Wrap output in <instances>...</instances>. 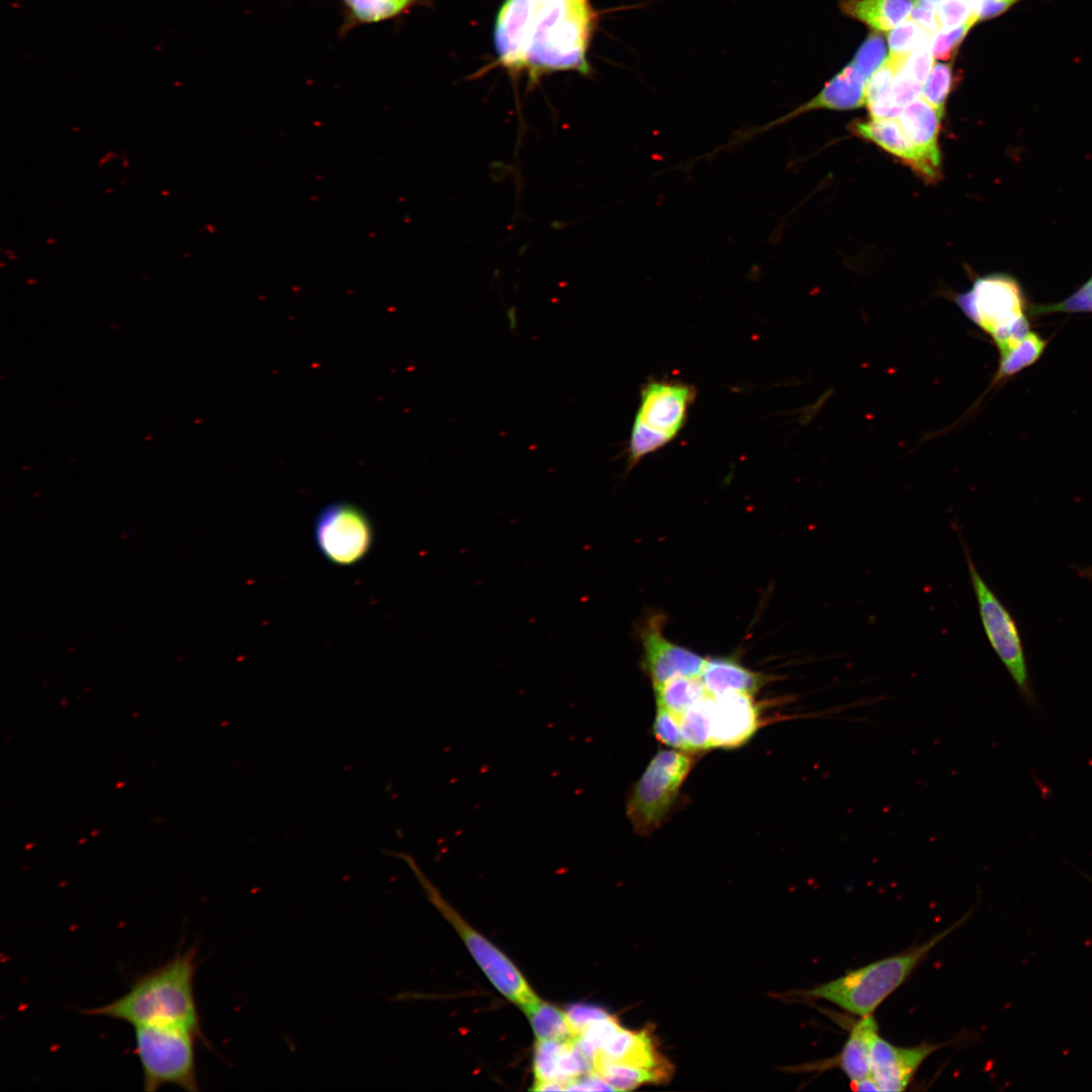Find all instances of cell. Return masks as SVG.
<instances>
[{
  "instance_id": "7c38bea8",
  "label": "cell",
  "mask_w": 1092,
  "mask_h": 1092,
  "mask_svg": "<svg viewBox=\"0 0 1092 1092\" xmlns=\"http://www.w3.org/2000/svg\"><path fill=\"white\" fill-rule=\"evenodd\" d=\"M663 623V617L655 615L640 631L642 664L653 687L676 676H701L707 659L667 639Z\"/></svg>"
},
{
  "instance_id": "ab89813d",
  "label": "cell",
  "mask_w": 1092,
  "mask_h": 1092,
  "mask_svg": "<svg viewBox=\"0 0 1092 1092\" xmlns=\"http://www.w3.org/2000/svg\"><path fill=\"white\" fill-rule=\"evenodd\" d=\"M531 1090L534 1091H563L564 1086L558 1081H535Z\"/></svg>"
},
{
  "instance_id": "3957f363",
  "label": "cell",
  "mask_w": 1092,
  "mask_h": 1092,
  "mask_svg": "<svg viewBox=\"0 0 1092 1092\" xmlns=\"http://www.w3.org/2000/svg\"><path fill=\"white\" fill-rule=\"evenodd\" d=\"M966 918L967 916L961 918L949 928L922 944L849 971L837 979L812 989L792 991L786 996L825 1000L859 1017L871 1015L906 981L929 951L958 928Z\"/></svg>"
},
{
  "instance_id": "d6986e66",
  "label": "cell",
  "mask_w": 1092,
  "mask_h": 1092,
  "mask_svg": "<svg viewBox=\"0 0 1092 1092\" xmlns=\"http://www.w3.org/2000/svg\"><path fill=\"white\" fill-rule=\"evenodd\" d=\"M877 1034L879 1028L873 1014L860 1017L850 1029L840 1054L827 1063L837 1066L850 1083L870 1077L871 1049Z\"/></svg>"
},
{
  "instance_id": "d4e9b609",
  "label": "cell",
  "mask_w": 1092,
  "mask_h": 1092,
  "mask_svg": "<svg viewBox=\"0 0 1092 1092\" xmlns=\"http://www.w3.org/2000/svg\"><path fill=\"white\" fill-rule=\"evenodd\" d=\"M714 697L707 695L679 717V724L688 751L712 747V714Z\"/></svg>"
},
{
  "instance_id": "5bb4252c",
  "label": "cell",
  "mask_w": 1092,
  "mask_h": 1092,
  "mask_svg": "<svg viewBox=\"0 0 1092 1092\" xmlns=\"http://www.w3.org/2000/svg\"><path fill=\"white\" fill-rule=\"evenodd\" d=\"M759 726L752 696L728 692L714 697L712 747L733 748L744 744Z\"/></svg>"
},
{
  "instance_id": "83f0119b",
  "label": "cell",
  "mask_w": 1092,
  "mask_h": 1092,
  "mask_svg": "<svg viewBox=\"0 0 1092 1092\" xmlns=\"http://www.w3.org/2000/svg\"><path fill=\"white\" fill-rule=\"evenodd\" d=\"M931 37V33L912 19L904 20L888 34L890 56L907 58Z\"/></svg>"
},
{
  "instance_id": "8992f818",
  "label": "cell",
  "mask_w": 1092,
  "mask_h": 1092,
  "mask_svg": "<svg viewBox=\"0 0 1092 1092\" xmlns=\"http://www.w3.org/2000/svg\"><path fill=\"white\" fill-rule=\"evenodd\" d=\"M695 397V387L686 383L655 380L645 384L632 427L628 470L677 436Z\"/></svg>"
},
{
  "instance_id": "cb8c5ba5",
  "label": "cell",
  "mask_w": 1092,
  "mask_h": 1092,
  "mask_svg": "<svg viewBox=\"0 0 1092 1092\" xmlns=\"http://www.w3.org/2000/svg\"><path fill=\"white\" fill-rule=\"evenodd\" d=\"M537 1039L567 1041L575 1038L565 1011L540 998L523 1009Z\"/></svg>"
},
{
  "instance_id": "30bf717a",
  "label": "cell",
  "mask_w": 1092,
  "mask_h": 1092,
  "mask_svg": "<svg viewBox=\"0 0 1092 1092\" xmlns=\"http://www.w3.org/2000/svg\"><path fill=\"white\" fill-rule=\"evenodd\" d=\"M313 535L317 549L331 563L350 566L371 550L375 533L368 515L348 502H335L316 515Z\"/></svg>"
},
{
  "instance_id": "d6a6232c",
  "label": "cell",
  "mask_w": 1092,
  "mask_h": 1092,
  "mask_svg": "<svg viewBox=\"0 0 1092 1092\" xmlns=\"http://www.w3.org/2000/svg\"><path fill=\"white\" fill-rule=\"evenodd\" d=\"M977 22L978 19L971 17L958 27L946 30H937L935 34L931 36L933 57L939 60H948L952 58L967 33Z\"/></svg>"
},
{
  "instance_id": "6da1fadb",
  "label": "cell",
  "mask_w": 1092,
  "mask_h": 1092,
  "mask_svg": "<svg viewBox=\"0 0 1092 1092\" xmlns=\"http://www.w3.org/2000/svg\"><path fill=\"white\" fill-rule=\"evenodd\" d=\"M195 959V947L178 952L165 964L136 978L129 990L119 998L84 1010L83 1013L120 1020L133 1026L150 1023L179 1025L201 1038L194 996Z\"/></svg>"
},
{
  "instance_id": "484cf974",
  "label": "cell",
  "mask_w": 1092,
  "mask_h": 1092,
  "mask_svg": "<svg viewBox=\"0 0 1092 1092\" xmlns=\"http://www.w3.org/2000/svg\"><path fill=\"white\" fill-rule=\"evenodd\" d=\"M1046 344V340L1042 339L1037 333L1030 331L1018 345L1000 354L993 384L1005 380L1034 364L1042 355Z\"/></svg>"
},
{
  "instance_id": "5b68a950",
  "label": "cell",
  "mask_w": 1092,
  "mask_h": 1092,
  "mask_svg": "<svg viewBox=\"0 0 1092 1092\" xmlns=\"http://www.w3.org/2000/svg\"><path fill=\"white\" fill-rule=\"evenodd\" d=\"M133 1027L145 1091L154 1092L165 1085L189 1092L198 1090L194 1048L199 1036L195 1032L174 1024L150 1023Z\"/></svg>"
},
{
  "instance_id": "e0dca14e",
  "label": "cell",
  "mask_w": 1092,
  "mask_h": 1092,
  "mask_svg": "<svg viewBox=\"0 0 1092 1092\" xmlns=\"http://www.w3.org/2000/svg\"><path fill=\"white\" fill-rule=\"evenodd\" d=\"M944 111L932 106L923 98L906 105L898 120L909 140L914 144L925 162L940 174L938 133Z\"/></svg>"
},
{
  "instance_id": "4dcf8cb0",
  "label": "cell",
  "mask_w": 1092,
  "mask_h": 1092,
  "mask_svg": "<svg viewBox=\"0 0 1092 1092\" xmlns=\"http://www.w3.org/2000/svg\"><path fill=\"white\" fill-rule=\"evenodd\" d=\"M952 85V66L942 63L935 64L923 85L922 98L937 109L944 111L945 101Z\"/></svg>"
},
{
  "instance_id": "e575fe53",
  "label": "cell",
  "mask_w": 1092,
  "mask_h": 1092,
  "mask_svg": "<svg viewBox=\"0 0 1092 1092\" xmlns=\"http://www.w3.org/2000/svg\"><path fill=\"white\" fill-rule=\"evenodd\" d=\"M933 59L930 37L907 57L901 70L917 83L924 85L933 68Z\"/></svg>"
},
{
  "instance_id": "52a82bcc",
  "label": "cell",
  "mask_w": 1092,
  "mask_h": 1092,
  "mask_svg": "<svg viewBox=\"0 0 1092 1092\" xmlns=\"http://www.w3.org/2000/svg\"><path fill=\"white\" fill-rule=\"evenodd\" d=\"M403 858L416 874L428 899L455 928L493 987L522 1010L538 1000L539 997L514 963L460 916L428 880L413 858L405 855Z\"/></svg>"
},
{
  "instance_id": "4fadbf2b",
  "label": "cell",
  "mask_w": 1092,
  "mask_h": 1092,
  "mask_svg": "<svg viewBox=\"0 0 1092 1092\" xmlns=\"http://www.w3.org/2000/svg\"><path fill=\"white\" fill-rule=\"evenodd\" d=\"M947 1043H921L904 1048L877 1034L871 1049V1077L880 1091H904L921 1064Z\"/></svg>"
},
{
  "instance_id": "f35d334b",
  "label": "cell",
  "mask_w": 1092,
  "mask_h": 1092,
  "mask_svg": "<svg viewBox=\"0 0 1092 1092\" xmlns=\"http://www.w3.org/2000/svg\"><path fill=\"white\" fill-rule=\"evenodd\" d=\"M564 1090L568 1091H601V1090H614L613 1087L608 1084L603 1078H601L596 1072H589L581 1075L580 1077L568 1082L565 1085Z\"/></svg>"
},
{
  "instance_id": "8fae6325",
  "label": "cell",
  "mask_w": 1092,
  "mask_h": 1092,
  "mask_svg": "<svg viewBox=\"0 0 1092 1092\" xmlns=\"http://www.w3.org/2000/svg\"><path fill=\"white\" fill-rule=\"evenodd\" d=\"M867 81L848 64L841 72L828 81L821 91L809 101L796 107L789 113L760 125L736 129L727 143L717 147L708 156L719 152L736 149L763 134L776 126L816 109L848 110L866 105Z\"/></svg>"
},
{
  "instance_id": "4316f807",
  "label": "cell",
  "mask_w": 1092,
  "mask_h": 1092,
  "mask_svg": "<svg viewBox=\"0 0 1092 1092\" xmlns=\"http://www.w3.org/2000/svg\"><path fill=\"white\" fill-rule=\"evenodd\" d=\"M594 1072L616 1091L631 1090L642 1084L665 1081L662 1076L653 1071L619 1063H596L594 1064Z\"/></svg>"
},
{
  "instance_id": "7402d4cb",
  "label": "cell",
  "mask_w": 1092,
  "mask_h": 1092,
  "mask_svg": "<svg viewBox=\"0 0 1092 1092\" xmlns=\"http://www.w3.org/2000/svg\"><path fill=\"white\" fill-rule=\"evenodd\" d=\"M907 58L889 56L872 75L866 88V105L874 119L897 118L903 108L895 105L891 90Z\"/></svg>"
},
{
  "instance_id": "ba28073f",
  "label": "cell",
  "mask_w": 1092,
  "mask_h": 1092,
  "mask_svg": "<svg viewBox=\"0 0 1092 1092\" xmlns=\"http://www.w3.org/2000/svg\"><path fill=\"white\" fill-rule=\"evenodd\" d=\"M692 766V757L676 750H660L651 759L627 803V816L638 834H650L661 825Z\"/></svg>"
},
{
  "instance_id": "8d00e7d4",
  "label": "cell",
  "mask_w": 1092,
  "mask_h": 1092,
  "mask_svg": "<svg viewBox=\"0 0 1092 1092\" xmlns=\"http://www.w3.org/2000/svg\"><path fill=\"white\" fill-rule=\"evenodd\" d=\"M923 85L917 83L904 71L900 70L892 84L891 95L896 106L904 108L916 100L922 92Z\"/></svg>"
},
{
  "instance_id": "74e56055",
  "label": "cell",
  "mask_w": 1092,
  "mask_h": 1092,
  "mask_svg": "<svg viewBox=\"0 0 1092 1092\" xmlns=\"http://www.w3.org/2000/svg\"><path fill=\"white\" fill-rule=\"evenodd\" d=\"M937 8L938 5L929 0H914L911 19L928 32L935 33L939 30Z\"/></svg>"
},
{
  "instance_id": "9a60e30c",
  "label": "cell",
  "mask_w": 1092,
  "mask_h": 1092,
  "mask_svg": "<svg viewBox=\"0 0 1092 1092\" xmlns=\"http://www.w3.org/2000/svg\"><path fill=\"white\" fill-rule=\"evenodd\" d=\"M849 130L895 156L925 181L932 183L940 178V174L925 162L896 118L855 120L850 123Z\"/></svg>"
},
{
  "instance_id": "2e32d148",
  "label": "cell",
  "mask_w": 1092,
  "mask_h": 1092,
  "mask_svg": "<svg viewBox=\"0 0 1092 1092\" xmlns=\"http://www.w3.org/2000/svg\"><path fill=\"white\" fill-rule=\"evenodd\" d=\"M534 12V0H507L494 28V46L502 64L523 68V46Z\"/></svg>"
},
{
  "instance_id": "603a6c76",
  "label": "cell",
  "mask_w": 1092,
  "mask_h": 1092,
  "mask_svg": "<svg viewBox=\"0 0 1092 1092\" xmlns=\"http://www.w3.org/2000/svg\"><path fill=\"white\" fill-rule=\"evenodd\" d=\"M653 688L657 707L678 718L701 699L710 695L699 676H676Z\"/></svg>"
},
{
  "instance_id": "9c48e42d",
  "label": "cell",
  "mask_w": 1092,
  "mask_h": 1092,
  "mask_svg": "<svg viewBox=\"0 0 1092 1092\" xmlns=\"http://www.w3.org/2000/svg\"><path fill=\"white\" fill-rule=\"evenodd\" d=\"M964 552L988 640L1005 665L1022 699L1030 708L1036 709L1037 700L1031 687L1027 660L1017 624L981 576L972 559L971 552L965 544Z\"/></svg>"
},
{
  "instance_id": "f1b7e54d",
  "label": "cell",
  "mask_w": 1092,
  "mask_h": 1092,
  "mask_svg": "<svg viewBox=\"0 0 1092 1092\" xmlns=\"http://www.w3.org/2000/svg\"><path fill=\"white\" fill-rule=\"evenodd\" d=\"M1028 312L1033 316L1056 312H1092V275L1064 300L1045 304H1031Z\"/></svg>"
},
{
  "instance_id": "d590c367",
  "label": "cell",
  "mask_w": 1092,
  "mask_h": 1092,
  "mask_svg": "<svg viewBox=\"0 0 1092 1092\" xmlns=\"http://www.w3.org/2000/svg\"><path fill=\"white\" fill-rule=\"evenodd\" d=\"M565 1013L575 1037H577L589 1023L611 1015L599 1006L582 1003L568 1006Z\"/></svg>"
},
{
  "instance_id": "7a4b0ae2",
  "label": "cell",
  "mask_w": 1092,
  "mask_h": 1092,
  "mask_svg": "<svg viewBox=\"0 0 1092 1092\" xmlns=\"http://www.w3.org/2000/svg\"><path fill=\"white\" fill-rule=\"evenodd\" d=\"M595 18L587 0H534L523 46V68L533 77L555 70L587 73L585 52Z\"/></svg>"
},
{
  "instance_id": "836d02e7",
  "label": "cell",
  "mask_w": 1092,
  "mask_h": 1092,
  "mask_svg": "<svg viewBox=\"0 0 1092 1092\" xmlns=\"http://www.w3.org/2000/svg\"><path fill=\"white\" fill-rule=\"evenodd\" d=\"M653 732L655 738L663 744L688 751L680 729L679 718L663 708L657 707Z\"/></svg>"
},
{
  "instance_id": "f546056e",
  "label": "cell",
  "mask_w": 1092,
  "mask_h": 1092,
  "mask_svg": "<svg viewBox=\"0 0 1092 1092\" xmlns=\"http://www.w3.org/2000/svg\"><path fill=\"white\" fill-rule=\"evenodd\" d=\"M564 1043L560 1040H536L533 1060L535 1081H558L557 1066Z\"/></svg>"
},
{
  "instance_id": "277c9868",
  "label": "cell",
  "mask_w": 1092,
  "mask_h": 1092,
  "mask_svg": "<svg viewBox=\"0 0 1092 1092\" xmlns=\"http://www.w3.org/2000/svg\"><path fill=\"white\" fill-rule=\"evenodd\" d=\"M954 301L973 324L993 339L999 354L1018 345L1030 332L1022 288L1009 274L979 277Z\"/></svg>"
},
{
  "instance_id": "44dd1931",
  "label": "cell",
  "mask_w": 1092,
  "mask_h": 1092,
  "mask_svg": "<svg viewBox=\"0 0 1092 1092\" xmlns=\"http://www.w3.org/2000/svg\"><path fill=\"white\" fill-rule=\"evenodd\" d=\"M342 22L339 35L345 36L353 29L393 19L410 8L416 0H339Z\"/></svg>"
},
{
  "instance_id": "1f68e13d",
  "label": "cell",
  "mask_w": 1092,
  "mask_h": 1092,
  "mask_svg": "<svg viewBox=\"0 0 1092 1092\" xmlns=\"http://www.w3.org/2000/svg\"><path fill=\"white\" fill-rule=\"evenodd\" d=\"M886 59L884 38L878 33H872L859 47L850 65L868 82Z\"/></svg>"
},
{
  "instance_id": "ffe728a7",
  "label": "cell",
  "mask_w": 1092,
  "mask_h": 1092,
  "mask_svg": "<svg viewBox=\"0 0 1092 1092\" xmlns=\"http://www.w3.org/2000/svg\"><path fill=\"white\" fill-rule=\"evenodd\" d=\"M914 0H841V11L877 31H889L910 14Z\"/></svg>"
},
{
  "instance_id": "ac0fdd59",
  "label": "cell",
  "mask_w": 1092,
  "mask_h": 1092,
  "mask_svg": "<svg viewBox=\"0 0 1092 1092\" xmlns=\"http://www.w3.org/2000/svg\"><path fill=\"white\" fill-rule=\"evenodd\" d=\"M700 677L713 697L728 692L752 696L767 681L763 674L748 669L734 657L707 659Z\"/></svg>"
}]
</instances>
